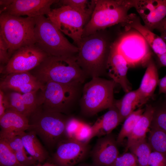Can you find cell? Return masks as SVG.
Instances as JSON below:
<instances>
[{
    "label": "cell",
    "instance_id": "1",
    "mask_svg": "<svg viewBox=\"0 0 166 166\" xmlns=\"http://www.w3.org/2000/svg\"><path fill=\"white\" fill-rule=\"evenodd\" d=\"M117 38L105 30L82 38L75 57L87 77H101L106 73L108 57Z\"/></svg>",
    "mask_w": 166,
    "mask_h": 166
},
{
    "label": "cell",
    "instance_id": "2",
    "mask_svg": "<svg viewBox=\"0 0 166 166\" xmlns=\"http://www.w3.org/2000/svg\"><path fill=\"white\" fill-rule=\"evenodd\" d=\"M75 56H49L30 72L42 84L49 81L82 84L87 77L77 64Z\"/></svg>",
    "mask_w": 166,
    "mask_h": 166
},
{
    "label": "cell",
    "instance_id": "3",
    "mask_svg": "<svg viewBox=\"0 0 166 166\" xmlns=\"http://www.w3.org/2000/svg\"><path fill=\"white\" fill-rule=\"evenodd\" d=\"M135 0H95L90 18L85 26L82 38L108 27L130 23L136 14H129Z\"/></svg>",
    "mask_w": 166,
    "mask_h": 166
},
{
    "label": "cell",
    "instance_id": "4",
    "mask_svg": "<svg viewBox=\"0 0 166 166\" xmlns=\"http://www.w3.org/2000/svg\"><path fill=\"white\" fill-rule=\"evenodd\" d=\"M82 87V84L48 82L38 94V106L45 111L67 115L79 101Z\"/></svg>",
    "mask_w": 166,
    "mask_h": 166
},
{
    "label": "cell",
    "instance_id": "5",
    "mask_svg": "<svg viewBox=\"0 0 166 166\" xmlns=\"http://www.w3.org/2000/svg\"><path fill=\"white\" fill-rule=\"evenodd\" d=\"M116 83L112 80L94 77L83 86L79 101L81 112L92 116L114 105L113 91Z\"/></svg>",
    "mask_w": 166,
    "mask_h": 166
},
{
    "label": "cell",
    "instance_id": "6",
    "mask_svg": "<svg viewBox=\"0 0 166 166\" xmlns=\"http://www.w3.org/2000/svg\"><path fill=\"white\" fill-rule=\"evenodd\" d=\"M35 44L49 56H76L78 47L71 43L44 15L34 18Z\"/></svg>",
    "mask_w": 166,
    "mask_h": 166
},
{
    "label": "cell",
    "instance_id": "7",
    "mask_svg": "<svg viewBox=\"0 0 166 166\" xmlns=\"http://www.w3.org/2000/svg\"><path fill=\"white\" fill-rule=\"evenodd\" d=\"M34 18L1 13L0 36L6 44L11 57L19 48L35 43Z\"/></svg>",
    "mask_w": 166,
    "mask_h": 166
},
{
    "label": "cell",
    "instance_id": "8",
    "mask_svg": "<svg viewBox=\"0 0 166 166\" xmlns=\"http://www.w3.org/2000/svg\"><path fill=\"white\" fill-rule=\"evenodd\" d=\"M69 117L38 107L29 117L30 130L34 131L46 146L52 148L65 139V125Z\"/></svg>",
    "mask_w": 166,
    "mask_h": 166
},
{
    "label": "cell",
    "instance_id": "9",
    "mask_svg": "<svg viewBox=\"0 0 166 166\" xmlns=\"http://www.w3.org/2000/svg\"><path fill=\"white\" fill-rule=\"evenodd\" d=\"M125 28L126 32L119 34L115 42L117 49L127 61L129 68L147 66L152 58L151 48L138 31Z\"/></svg>",
    "mask_w": 166,
    "mask_h": 166
},
{
    "label": "cell",
    "instance_id": "10",
    "mask_svg": "<svg viewBox=\"0 0 166 166\" xmlns=\"http://www.w3.org/2000/svg\"><path fill=\"white\" fill-rule=\"evenodd\" d=\"M47 16L62 33L73 40L77 47L82 39L84 28L90 18L66 5L51 9Z\"/></svg>",
    "mask_w": 166,
    "mask_h": 166
},
{
    "label": "cell",
    "instance_id": "11",
    "mask_svg": "<svg viewBox=\"0 0 166 166\" xmlns=\"http://www.w3.org/2000/svg\"><path fill=\"white\" fill-rule=\"evenodd\" d=\"M49 56L35 44L23 46L14 52L5 65H0V73L5 75L30 72Z\"/></svg>",
    "mask_w": 166,
    "mask_h": 166
},
{
    "label": "cell",
    "instance_id": "12",
    "mask_svg": "<svg viewBox=\"0 0 166 166\" xmlns=\"http://www.w3.org/2000/svg\"><path fill=\"white\" fill-rule=\"evenodd\" d=\"M56 0H7L0 1V13L18 16L31 18L48 15Z\"/></svg>",
    "mask_w": 166,
    "mask_h": 166
},
{
    "label": "cell",
    "instance_id": "13",
    "mask_svg": "<svg viewBox=\"0 0 166 166\" xmlns=\"http://www.w3.org/2000/svg\"><path fill=\"white\" fill-rule=\"evenodd\" d=\"M53 160L57 166H75L81 163L90 152L88 144L64 139L57 145Z\"/></svg>",
    "mask_w": 166,
    "mask_h": 166
},
{
    "label": "cell",
    "instance_id": "14",
    "mask_svg": "<svg viewBox=\"0 0 166 166\" xmlns=\"http://www.w3.org/2000/svg\"><path fill=\"white\" fill-rule=\"evenodd\" d=\"M134 8L152 31L166 17V0H135Z\"/></svg>",
    "mask_w": 166,
    "mask_h": 166
},
{
    "label": "cell",
    "instance_id": "15",
    "mask_svg": "<svg viewBox=\"0 0 166 166\" xmlns=\"http://www.w3.org/2000/svg\"><path fill=\"white\" fill-rule=\"evenodd\" d=\"M0 81V90L14 91L23 94L42 89L41 83L30 72L12 73L5 75Z\"/></svg>",
    "mask_w": 166,
    "mask_h": 166
},
{
    "label": "cell",
    "instance_id": "16",
    "mask_svg": "<svg viewBox=\"0 0 166 166\" xmlns=\"http://www.w3.org/2000/svg\"><path fill=\"white\" fill-rule=\"evenodd\" d=\"M117 145L111 133L99 138L90 152L93 163L98 166H112L119 156Z\"/></svg>",
    "mask_w": 166,
    "mask_h": 166
},
{
    "label": "cell",
    "instance_id": "17",
    "mask_svg": "<svg viewBox=\"0 0 166 166\" xmlns=\"http://www.w3.org/2000/svg\"><path fill=\"white\" fill-rule=\"evenodd\" d=\"M114 42L108 59L106 73L111 80L119 84L124 91L127 93L132 89L127 77L129 67L125 58L117 49Z\"/></svg>",
    "mask_w": 166,
    "mask_h": 166
},
{
    "label": "cell",
    "instance_id": "18",
    "mask_svg": "<svg viewBox=\"0 0 166 166\" xmlns=\"http://www.w3.org/2000/svg\"><path fill=\"white\" fill-rule=\"evenodd\" d=\"M0 139H5L20 135L25 131H29L31 126L25 116L11 110H6L0 117Z\"/></svg>",
    "mask_w": 166,
    "mask_h": 166
},
{
    "label": "cell",
    "instance_id": "19",
    "mask_svg": "<svg viewBox=\"0 0 166 166\" xmlns=\"http://www.w3.org/2000/svg\"><path fill=\"white\" fill-rule=\"evenodd\" d=\"M137 89L140 97V107L145 104L152 96L159 81L157 66L152 58L148 62Z\"/></svg>",
    "mask_w": 166,
    "mask_h": 166
},
{
    "label": "cell",
    "instance_id": "20",
    "mask_svg": "<svg viewBox=\"0 0 166 166\" xmlns=\"http://www.w3.org/2000/svg\"><path fill=\"white\" fill-rule=\"evenodd\" d=\"M123 26L126 28L133 29L138 31L157 56L166 53V42L160 36L142 25L139 17L136 14L130 23Z\"/></svg>",
    "mask_w": 166,
    "mask_h": 166
},
{
    "label": "cell",
    "instance_id": "21",
    "mask_svg": "<svg viewBox=\"0 0 166 166\" xmlns=\"http://www.w3.org/2000/svg\"><path fill=\"white\" fill-rule=\"evenodd\" d=\"M155 108L147 104L144 111L127 138L125 152L132 145L145 139L146 135L153 120Z\"/></svg>",
    "mask_w": 166,
    "mask_h": 166
},
{
    "label": "cell",
    "instance_id": "22",
    "mask_svg": "<svg viewBox=\"0 0 166 166\" xmlns=\"http://www.w3.org/2000/svg\"><path fill=\"white\" fill-rule=\"evenodd\" d=\"M121 123L118 111L113 105L92 125L95 136L101 137L110 134Z\"/></svg>",
    "mask_w": 166,
    "mask_h": 166
},
{
    "label": "cell",
    "instance_id": "23",
    "mask_svg": "<svg viewBox=\"0 0 166 166\" xmlns=\"http://www.w3.org/2000/svg\"><path fill=\"white\" fill-rule=\"evenodd\" d=\"M20 136L26 150L37 162H42L48 157V152L38 140L34 131L24 132Z\"/></svg>",
    "mask_w": 166,
    "mask_h": 166
},
{
    "label": "cell",
    "instance_id": "24",
    "mask_svg": "<svg viewBox=\"0 0 166 166\" xmlns=\"http://www.w3.org/2000/svg\"><path fill=\"white\" fill-rule=\"evenodd\" d=\"M114 105L118 111L121 123L136 108H140V97L138 89L125 93L121 99L114 100Z\"/></svg>",
    "mask_w": 166,
    "mask_h": 166
},
{
    "label": "cell",
    "instance_id": "25",
    "mask_svg": "<svg viewBox=\"0 0 166 166\" xmlns=\"http://www.w3.org/2000/svg\"><path fill=\"white\" fill-rule=\"evenodd\" d=\"M4 93L7 104V110L16 111L28 118L31 114L26 105L22 94L14 91Z\"/></svg>",
    "mask_w": 166,
    "mask_h": 166
},
{
    "label": "cell",
    "instance_id": "26",
    "mask_svg": "<svg viewBox=\"0 0 166 166\" xmlns=\"http://www.w3.org/2000/svg\"><path fill=\"white\" fill-rule=\"evenodd\" d=\"M150 127L148 142L152 149L166 156V133L157 127Z\"/></svg>",
    "mask_w": 166,
    "mask_h": 166
},
{
    "label": "cell",
    "instance_id": "27",
    "mask_svg": "<svg viewBox=\"0 0 166 166\" xmlns=\"http://www.w3.org/2000/svg\"><path fill=\"white\" fill-rule=\"evenodd\" d=\"M144 111V109L139 108L124 120L116 139L118 144H121L124 139L129 136Z\"/></svg>",
    "mask_w": 166,
    "mask_h": 166
},
{
    "label": "cell",
    "instance_id": "28",
    "mask_svg": "<svg viewBox=\"0 0 166 166\" xmlns=\"http://www.w3.org/2000/svg\"><path fill=\"white\" fill-rule=\"evenodd\" d=\"M136 157L139 166H147L152 148L146 139L136 143L129 148Z\"/></svg>",
    "mask_w": 166,
    "mask_h": 166
},
{
    "label": "cell",
    "instance_id": "29",
    "mask_svg": "<svg viewBox=\"0 0 166 166\" xmlns=\"http://www.w3.org/2000/svg\"><path fill=\"white\" fill-rule=\"evenodd\" d=\"M60 2L62 5L68 6L90 18L95 5V0H62Z\"/></svg>",
    "mask_w": 166,
    "mask_h": 166
},
{
    "label": "cell",
    "instance_id": "30",
    "mask_svg": "<svg viewBox=\"0 0 166 166\" xmlns=\"http://www.w3.org/2000/svg\"><path fill=\"white\" fill-rule=\"evenodd\" d=\"M0 166H24L18 161L15 152L8 144L0 139Z\"/></svg>",
    "mask_w": 166,
    "mask_h": 166
},
{
    "label": "cell",
    "instance_id": "31",
    "mask_svg": "<svg viewBox=\"0 0 166 166\" xmlns=\"http://www.w3.org/2000/svg\"><path fill=\"white\" fill-rule=\"evenodd\" d=\"M94 137L95 134L92 125L83 121L74 140L83 144H88Z\"/></svg>",
    "mask_w": 166,
    "mask_h": 166
},
{
    "label": "cell",
    "instance_id": "32",
    "mask_svg": "<svg viewBox=\"0 0 166 166\" xmlns=\"http://www.w3.org/2000/svg\"><path fill=\"white\" fill-rule=\"evenodd\" d=\"M83 122L75 117H69L65 128V138L74 140L76 135Z\"/></svg>",
    "mask_w": 166,
    "mask_h": 166
},
{
    "label": "cell",
    "instance_id": "33",
    "mask_svg": "<svg viewBox=\"0 0 166 166\" xmlns=\"http://www.w3.org/2000/svg\"><path fill=\"white\" fill-rule=\"evenodd\" d=\"M158 128L166 133V109L162 107L155 108L153 120L151 124Z\"/></svg>",
    "mask_w": 166,
    "mask_h": 166
},
{
    "label": "cell",
    "instance_id": "34",
    "mask_svg": "<svg viewBox=\"0 0 166 166\" xmlns=\"http://www.w3.org/2000/svg\"><path fill=\"white\" fill-rule=\"evenodd\" d=\"M112 166H139L136 159L131 152L119 155Z\"/></svg>",
    "mask_w": 166,
    "mask_h": 166
},
{
    "label": "cell",
    "instance_id": "35",
    "mask_svg": "<svg viewBox=\"0 0 166 166\" xmlns=\"http://www.w3.org/2000/svg\"><path fill=\"white\" fill-rule=\"evenodd\" d=\"M147 166H166V156L156 151L152 152Z\"/></svg>",
    "mask_w": 166,
    "mask_h": 166
},
{
    "label": "cell",
    "instance_id": "36",
    "mask_svg": "<svg viewBox=\"0 0 166 166\" xmlns=\"http://www.w3.org/2000/svg\"><path fill=\"white\" fill-rule=\"evenodd\" d=\"M15 153L18 161L23 166H32L36 164L37 162L30 156H28L29 154L25 149L16 152Z\"/></svg>",
    "mask_w": 166,
    "mask_h": 166
},
{
    "label": "cell",
    "instance_id": "37",
    "mask_svg": "<svg viewBox=\"0 0 166 166\" xmlns=\"http://www.w3.org/2000/svg\"><path fill=\"white\" fill-rule=\"evenodd\" d=\"M2 140L8 144L14 152L25 149L20 135Z\"/></svg>",
    "mask_w": 166,
    "mask_h": 166
},
{
    "label": "cell",
    "instance_id": "38",
    "mask_svg": "<svg viewBox=\"0 0 166 166\" xmlns=\"http://www.w3.org/2000/svg\"><path fill=\"white\" fill-rule=\"evenodd\" d=\"M10 57L8 48L6 42L0 36V62L1 65H5L9 62Z\"/></svg>",
    "mask_w": 166,
    "mask_h": 166
},
{
    "label": "cell",
    "instance_id": "39",
    "mask_svg": "<svg viewBox=\"0 0 166 166\" xmlns=\"http://www.w3.org/2000/svg\"><path fill=\"white\" fill-rule=\"evenodd\" d=\"M7 109V104L5 93L4 91L0 90V117L5 113Z\"/></svg>",
    "mask_w": 166,
    "mask_h": 166
},
{
    "label": "cell",
    "instance_id": "40",
    "mask_svg": "<svg viewBox=\"0 0 166 166\" xmlns=\"http://www.w3.org/2000/svg\"><path fill=\"white\" fill-rule=\"evenodd\" d=\"M156 29L160 34V37L166 42V17L159 24Z\"/></svg>",
    "mask_w": 166,
    "mask_h": 166
},
{
    "label": "cell",
    "instance_id": "41",
    "mask_svg": "<svg viewBox=\"0 0 166 166\" xmlns=\"http://www.w3.org/2000/svg\"><path fill=\"white\" fill-rule=\"evenodd\" d=\"M158 85L159 87V94H164L166 95V75L159 79Z\"/></svg>",
    "mask_w": 166,
    "mask_h": 166
},
{
    "label": "cell",
    "instance_id": "42",
    "mask_svg": "<svg viewBox=\"0 0 166 166\" xmlns=\"http://www.w3.org/2000/svg\"><path fill=\"white\" fill-rule=\"evenodd\" d=\"M157 57L159 66L166 67V53Z\"/></svg>",
    "mask_w": 166,
    "mask_h": 166
},
{
    "label": "cell",
    "instance_id": "43",
    "mask_svg": "<svg viewBox=\"0 0 166 166\" xmlns=\"http://www.w3.org/2000/svg\"><path fill=\"white\" fill-rule=\"evenodd\" d=\"M75 166H98L97 165L93 163L92 164H89L86 163H81L78 164Z\"/></svg>",
    "mask_w": 166,
    "mask_h": 166
},
{
    "label": "cell",
    "instance_id": "44",
    "mask_svg": "<svg viewBox=\"0 0 166 166\" xmlns=\"http://www.w3.org/2000/svg\"><path fill=\"white\" fill-rule=\"evenodd\" d=\"M42 166H57V165L54 163L46 162L42 165Z\"/></svg>",
    "mask_w": 166,
    "mask_h": 166
},
{
    "label": "cell",
    "instance_id": "45",
    "mask_svg": "<svg viewBox=\"0 0 166 166\" xmlns=\"http://www.w3.org/2000/svg\"><path fill=\"white\" fill-rule=\"evenodd\" d=\"M163 107L166 109V95H165V97Z\"/></svg>",
    "mask_w": 166,
    "mask_h": 166
},
{
    "label": "cell",
    "instance_id": "46",
    "mask_svg": "<svg viewBox=\"0 0 166 166\" xmlns=\"http://www.w3.org/2000/svg\"><path fill=\"white\" fill-rule=\"evenodd\" d=\"M35 166H42V165L40 163H38L37 164H36Z\"/></svg>",
    "mask_w": 166,
    "mask_h": 166
},
{
    "label": "cell",
    "instance_id": "47",
    "mask_svg": "<svg viewBox=\"0 0 166 166\" xmlns=\"http://www.w3.org/2000/svg\"><path fill=\"white\" fill-rule=\"evenodd\" d=\"M36 165H33L32 166H35Z\"/></svg>",
    "mask_w": 166,
    "mask_h": 166
}]
</instances>
